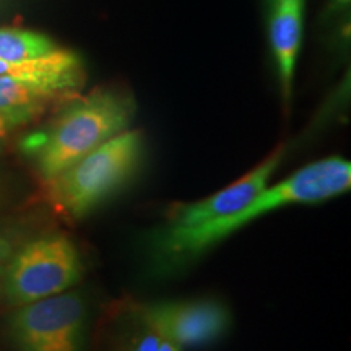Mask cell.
Returning <instances> with one entry per match:
<instances>
[{
	"instance_id": "cell-11",
	"label": "cell",
	"mask_w": 351,
	"mask_h": 351,
	"mask_svg": "<svg viewBox=\"0 0 351 351\" xmlns=\"http://www.w3.org/2000/svg\"><path fill=\"white\" fill-rule=\"evenodd\" d=\"M59 49L49 36L20 28H0V60L21 62L39 59Z\"/></svg>"
},
{
	"instance_id": "cell-2",
	"label": "cell",
	"mask_w": 351,
	"mask_h": 351,
	"mask_svg": "<svg viewBox=\"0 0 351 351\" xmlns=\"http://www.w3.org/2000/svg\"><path fill=\"white\" fill-rule=\"evenodd\" d=\"M350 186V161L339 156L314 161L276 186L263 189L247 207L231 217L184 230L168 228L160 239V249L169 257L199 256L271 210L293 204H319L345 194Z\"/></svg>"
},
{
	"instance_id": "cell-14",
	"label": "cell",
	"mask_w": 351,
	"mask_h": 351,
	"mask_svg": "<svg viewBox=\"0 0 351 351\" xmlns=\"http://www.w3.org/2000/svg\"><path fill=\"white\" fill-rule=\"evenodd\" d=\"M16 127H20V124L15 119L5 116V114H0V150H2L3 143L7 142V138L10 137V134Z\"/></svg>"
},
{
	"instance_id": "cell-9",
	"label": "cell",
	"mask_w": 351,
	"mask_h": 351,
	"mask_svg": "<svg viewBox=\"0 0 351 351\" xmlns=\"http://www.w3.org/2000/svg\"><path fill=\"white\" fill-rule=\"evenodd\" d=\"M0 77L52 83L67 93H72L85 82V69L75 52L59 47L57 51L39 59L21 60V62L0 60Z\"/></svg>"
},
{
	"instance_id": "cell-13",
	"label": "cell",
	"mask_w": 351,
	"mask_h": 351,
	"mask_svg": "<svg viewBox=\"0 0 351 351\" xmlns=\"http://www.w3.org/2000/svg\"><path fill=\"white\" fill-rule=\"evenodd\" d=\"M140 322H142V320H140ZM142 326L143 330L138 333V337L134 340V343H132L129 351H158L161 341H163V337H161L155 328L147 326V324L142 322Z\"/></svg>"
},
{
	"instance_id": "cell-4",
	"label": "cell",
	"mask_w": 351,
	"mask_h": 351,
	"mask_svg": "<svg viewBox=\"0 0 351 351\" xmlns=\"http://www.w3.org/2000/svg\"><path fill=\"white\" fill-rule=\"evenodd\" d=\"M83 263L75 244L62 232L23 241L8 262L2 289L21 306L60 295L80 282Z\"/></svg>"
},
{
	"instance_id": "cell-15",
	"label": "cell",
	"mask_w": 351,
	"mask_h": 351,
	"mask_svg": "<svg viewBox=\"0 0 351 351\" xmlns=\"http://www.w3.org/2000/svg\"><path fill=\"white\" fill-rule=\"evenodd\" d=\"M158 351H182V348L179 345L173 343V341L163 339V341H161V345H160V348H158Z\"/></svg>"
},
{
	"instance_id": "cell-16",
	"label": "cell",
	"mask_w": 351,
	"mask_h": 351,
	"mask_svg": "<svg viewBox=\"0 0 351 351\" xmlns=\"http://www.w3.org/2000/svg\"><path fill=\"white\" fill-rule=\"evenodd\" d=\"M335 3H340V5H346V3H350V0H333Z\"/></svg>"
},
{
	"instance_id": "cell-6",
	"label": "cell",
	"mask_w": 351,
	"mask_h": 351,
	"mask_svg": "<svg viewBox=\"0 0 351 351\" xmlns=\"http://www.w3.org/2000/svg\"><path fill=\"white\" fill-rule=\"evenodd\" d=\"M138 317L181 348L210 343L230 327L226 307L210 300L158 302L145 306Z\"/></svg>"
},
{
	"instance_id": "cell-10",
	"label": "cell",
	"mask_w": 351,
	"mask_h": 351,
	"mask_svg": "<svg viewBox=\"0 0 351 351\" xmlns=\"http://www.w3.org/2000/svg\"><path fill=\"white\" fill-rule=\"evenodd\" d=\"M67 95L70 93L52 83L0 77V114L23 125Z\"/></svg>"
},
{
	"instance_id": "cell-5",
	"label": "cell",
	"mask_w": 351,
	"mask_h": 351,
	"mask_svg": "<svg viewBox=\"0 0 351 351\" xmlns=\"http://www.w3.org/2000/svg\"><path fill=\"white\" fill-rule=\"evenodd\" d=\"M86 307L75 293L44 298L19 306L8 320L16 351H82Z\"/></svg>"
},
{
	"instance_id": "cell-8",
	"label": "cell",
	"mask_w": 351,
	"mask_h": 351,
	"mask_svg": "<svg viewBox=\"0 0 351 351\" xmlns=\"http://www.w3.org/2000/svg\"><path fill=\"white\" fill-rule=\"evenodd\" d=\"M270 46L285 103L291 98L302 41L304 0H269Z\"/></svg>"
},
{
	"instance_id": "cell-3",
	"label": "cell",
	"mask_w": 351,
	"mask_h": 351,
	"mask_svg": "<svg viewBox=\"0 0 351 351\" xmlns=\"http://www.w3.org/2000/svg\"><path fill=\"white\" fill-rule=\"evenodd\" d=\"M143 155L138 130H124L47 182V197L59 213L80 219L116 194L135 174Z\"/></svg>"
},
{
	"instance_id": "cell-1",
	"label": "cell",
	"mask_w": 351,
	"mask_h": 351,
	"mask_svg": "<svg viewBox=\"0 0 351 351\" xmlns=\"http://www.w3.org/2000/svg\"><path fill=\"white\" fill-rule=\"evenodd\" d=\"M135 109V99L127 91L99 88L70 101L49 125L23 140L21 150L44 181H49L129 129Z\"/></svg>"
},
{
	"instance_id": "cell-7",
	"label": "cell",
	"mask_w": 351,
	"mask_h": 351,
	"mask_svg": "<svg viewBox=\"0 0 351 351\" xmlns=\"http://www.w3.org/2000/svg\"><path fill=\"white\" fill-rule=\"evenodd\" d=\"M283 147L276 148L269 158L256 166L252 171L230 184L217 194L202 199L194 204H187L179 207L173 213L169 226L171 230H184V228H194L215 219L228 218L231 215L241 212L247 207L256 197L267 187L270 176L275 173L278 165L282 163Z\"/></svg>"
},
{
	"instance_id": "cell-12",
	"label": "cell",
	"mask_w": 351,
	"mask_h": 351,
	"mask_svg": "<svg viewBox=\"0 0 351 351\" xmlns=\"http://www.w3.org/2000/svg\"><path fill=\"white\" fill-rule=\"evenodd\" d=\"M23 241L26 239L16 226H0V289H2L3 275H5L8 262Z\"/></svg>"
}]
</instances>
